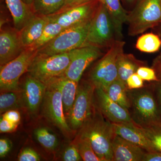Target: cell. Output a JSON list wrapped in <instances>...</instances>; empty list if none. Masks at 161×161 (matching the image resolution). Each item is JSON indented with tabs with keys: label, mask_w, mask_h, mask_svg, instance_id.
<instances>
[{
	"label": "cell",
	"mask_w": 161,
	"mask_h": 161,
	"mask_svg": "<svg viewBox=\"0 0 161 161\" xmlns=\"http://www.w3.org/2000/svg\"><path fill=\"white\" fill-rule=\"evenodd\" d=\"M143 66H146L145 61L138 60L132 54L122 52L117 59L118 78L126 83L128 78L136 73L139 68Z\"/></svg>",
	"instance_id": "obj_22"
},
{
	"label": "cell",
	"mask_w": 161,
	"mask_h": 161,
	"mask_svg": "<svg viewBox=\"0 0 161 161\" xmlns=\"http://www.w3.org/2000/svg\"><path fill=\"white\" fill-rule=\"evenodd\" d=\"M95 86L88 80L79 82L75 103L67 121L77 132L92 116L95 108Z\"/></svg>",
	"instance_id": "obj_6"
},
{
	"label": "cell",
	"mask_w": 161,
	"mask_h": 161,
	"mask_svg": "<svg viewBox=\"0 0 161 161\" xmlns=\"http://www.w3.org/2000/svg\"><path fill=\"white\" fill-rule=\"evenodd\" d=\"M143 161H161V152L158 151L147 152Z\"/></svg>",
	"instance_id": "obj_39"
},
{
	"label": "cell",
	"mask_w": 161,
	"mask_h": 161,
	"mask_svg": "<svg viewBox=\"0 0 161 161\" xmlns=\"http://www.w3.org/2000/svg\"><path fill=\"white\" fill-rule=\"evenodd\" d=\"M34 134L38 142L48 151H54L58 147V141L57 136L47 128H37L35 130Z\"/></svg>",
	"instance_id": "obj_28"
},
{
	"label": "cell",
	"mask_w": 161,
	"mask_h": 161,
	"mask_svg": "<svg viewBox=\"0 0 161 161\" xmlns=\"http://www.w3.org/2000/svg\"><path fill=\"white\" fill-rule=\"evenodd\" d=\"M77 133L89 140L101 161H112V142L116 135L115 128L95 105L92 116Z\"/></svg>",
	"instance_id": "obj_1"
},
{
	"label": "cell",
	"mask_w": 161,
	"mask_h": 161,
	"mask_svg": "<svg viewBox=\"0 0 161 161\" xmlns=\"http://www.w3.org/2000/svg\"><path fill=\"white\" fill-rule=\"evenodd\" d=\"M49 21L48 16H35L19 31L20 40L24 48L30 47L40 38Z\"/></svg>",
	"instance_id": "obj_19"
},
{
	"label": "cell",
	"mask_w": 161,
	"mask_h": 161,
	"mask_svg": "<svg viewBox=\"0 0 161 161\" xmlns=\"http://www.w3.org/2000/svg\"><path fill=\"white\" fill-rule=\"evenodd\" d=\"M25 48L20 40L19 33L3 31L0 34V65H5L16 58Z\"/></svg>",
	"instance_id": "obj_15"
},
{
	"label": "cell",
	"mask_w": 161,
	"mask_h": 161,
	"mask_svg": "<svg viewBox=\"0 0 161 161\" xmlns=\"http://www.w3.org/2000/svg\"><path fill=\"white\" fill-rule=\"evenodd\" d=\"M161 47V39L156 34L149 33L137 39L136 47L140 51L152 53L158 51Z\"/></svg>",
	"instance_id": "obj_26"
},
{
	"label": "cell",
	"mask_w": 161,
	"mask_h": 161,
	"mask_svg": "<svg viewBox=\"0 0 161 161\" xmlns=\"http://www.w3.org/2000/svg\"><path fill=\"white\" fill-rule=\"evenodd\" d=\"M47 89L45 84L31 76L26 77L23 92L25 108L32 115L37 113L42 105Z\"/></svg>",
	"instance_id": "obj_14"
},
{
	"label": "cell",
	"mask_w": 161,
	"mask_h": 161,
	"mask_svg": "<svg viewBox=\"0 0 161 161\" xmlns=\"http://www.w3.org/2000/svg\"><path fill=\"white\" fill-rule=\"evenodd\" d=\"M25 3L29 6H31L32 3H33V0H23Z\"/></svg>",
	"instance_id": "obj_44"
},
{
	"label": "cell",
	"mask_w": 161,
	"mask_h": 161,
	"mask_svg": "<svg viewBox=\"0 0 161 161\" xmlns=\"http://www.w3.org/2000/svg\"><path fill=\"white\" fill-rule=\"evenodd\" d=\"M124 1L129 5H135L138 0H124Z\"/></svg>",
	"instance_id": "obj_43"
},
{
	"label": "cell",
	"mask_w": 161,
	"mask_h": 161,
	"mask_svg": "<svg viewBox=\"0 0 161 161\" xmlns=\"http://www.w3.org/2000/svg\"><path fill=\"white\" fill-rule=\"evenodd\" d=\"M62 160L64 161H82L78 147L73 141L64 151L62 156Z\"/></svg>",
	"instance_id": "obj_31"
},
{
	"label": "cell",
	"mask_w": 161,
	"mask_h": 161,
	"mask_svg": "<svg viewBox=\"0 0 161 161\" xmlns=\"http://www.w3.org/2000/svg\"><path fill=\"white\" fill-rule=\"evenodd\" d=\"M154 28L156 29V30L157 32L156 34L158 35L161 39V22Z\"/></svg>",
	"instance_id": "obj_42"
},
{
	"label": "cell",
	"mask_w": 161,
	"mask_h": 161,
	"mask_svg": "<svg viewBox=\"0 0 161 161\" xmlns=\"http://www.w3.org/2000/svg\"><path fill=\"white\" fill-rule=\"evenodd\" d=\"M136 73L145 81L150 82L159 81L155 70L152 67L141 66L137 69Z\"/></svg>",
	"instance_id": "obj_32"
},
{
	"label": "cell",
	"mask_w": 161,
	"mask_h": 161,
	"mask_svg": "<svg viewBox=\"0 0 161 161\" xmlns=\"http://www.w3.org/2000/svg\"><path fill=\"white\" fill-rule=\"evenodd\" d=\"M79 82L61 76L52 79L46 85H51L60 90L62 96L64 111L66 118L68 117L75 103Z\"/></svg>",
	"instance_id": "obj_18"
},
{
	"label": "cell",
	"mask_w": 161,
	"mask_h": 161,
	"mask_svg": "<svg viewBox=\"0 0 161 161\" xmlns=\"http://www.w3.org/2000/svg\"><path fill=\"white\" fill-rule=\"evenodd\" d=\"M92 1H98L100 2V0H65L64 6L63 9L60 11H63V10L69 9L71 7Z\"/></svg>",
	"instance_id": "obj_40"
},
{
	"label": "cell",
	"mask_w": 161,
	"mask_h": 161,
	"mask_svg": "<svg viewBox=\"0 0 161 161\" xmlns=\"http://www.w3.org/2000/svg\"><path fill=\"white\" fill-rule=\"evenodd\" d=\"M70 53V62L63 76L77 82L88 67L103 54L100 48L94 46L81 47Z\"/></svg>",
	"instance_id": "obj_12"
},
{
	"label": "cell",
	"mask_w": 161,
	"mask_h": 161,
	"mask_svg": "<svg viewBox=\"0 0 161 161\" xmlns=\"http://www.w3.org/2000/svg\"><path fill=\"white\" fill-rule=\"evenodd\" d=\"M70 52L46 56L37 54L30 66L28 75L45 84L63 76L70 62Z\"/></svg>",
	"instance_id": "obj_7"
},
{
	"label": "cell",
	"mask_w": 161,
	"mask_h": 161,
	"mask_svg": "<svg viewBox=\"0 0 161 161\" xmlns=\"http://www.w3.org/2000/svg\"><path fill=\"white\" fill-rule=\"evenodd\" d=\"M161 114V81L151 82Z\"/></svg>",
	"instance_id": "obj_38"
},
{
	"label": "cell",
	"mask_w": 161,
	"mask_h": 161,
	"mask_svg": "<svg viewBox=\"0 0 161 161\" xmlns=\"http://www.w3.org/2000/svg\"><path fill=\"white\" fill-rule=\"evenodd\" d=\"M144 80L136 73H134L128 78L126 81L127 90L138 89L145 86Z\"/></svg>",
	"instance_id": "obj_33"
},
{
	"label": "cell",
	"mask_w": 161,
	"mask_h": 161,
	"mask_svg": "<svg viewBox=\"0 0 161 161\" xmlns=\"http://www.w3.org/2000/svg\"><path fill=\"white\" fill-rule=\"evenodd\" d=\"M46 86V93L41 105L42 114L58 128L64 136L69 138L76 132L71 129L67 121L61 93L60 90L54 86Z\"/></svg>",
	"instance_id": "obj_10"
},
{
	"label": "cell",
	"mask_w": 161,
	"mask_h": 161,
	"mask_svg": "<svg viewBox=\"0 0 161 161\" xmlns=\"http://www.w3.org/2000/svg\"><path fill=\"white\" fill-rule=\"evenodd\" d=\"M92 19L86 23L64 29L52 41L38 50V54L52 56L68 53L83 46Z\"/></svg>",
	"instance_id": "obj_8"
},
{
	"label": "cell",
	"mask_w": 161,
	"mask_h": 161,
	"mask_svg": "<svg viewBox=\"0 0 161 161\" xmlns=\"http://www.w3.org/2000/svg\"><path fill=\"white\" fill-rule=\"evenodd\" d=\"M2 117L18 125L20 124L21 120V115L17 110H11L7 111L3 114Z\"/></svg>",
	"instance_id": "obj_36"
},
{
	"label": "cell",
	"mask_w": 161,
	"mask_h": 161,
	"mask_svg": "<svg viewBox=\"0 0 161 161\" xmlns=\"http://www.w3.org/2000/svg\"><path fill=\"white\" fill-rule=\"evenodd\" d=\"M156 151L161 152V129L157 127L144 128L139 126Z\"/></svg>",
	"instance_id": "obj_30"
},
{
	"label": "cell",
	"mask_w": 161,
	"mask_h": 161,
	"mask_svg": "<svg viewBox=\"0 0 161 161\" xmlns=\"http://www.w3.org/2000/svg\"><path fill=\"white\" fill-rule=\"evenodd\" d=\"M105 6L113 22L117 40H122L124 23H127L128 12L121 5L120 0H100Z\"/></svg>",
	"instance_id": "obj_21"
},
{
	"label": "cell",
	"mask_w": 161,
	"mask_h": 161,
	"mask_svg": "<svg viewBox=\"0 0 161 161\" xmlns=\"http://www.w3.org/2000/svg\"><path fill=\"white\" fill-rule=\"evenodd\" d=\"M116 40L112 19L105 6L100 2L92 18L86 40L82 47L109 48Z\"/></svg>",
	"instance_id": "obj_5"
},
{
	"label": "cell",
	"mask_w": 161,
	"mask_h": 161,
	"mask_svg": "<svg viewBox=\"0 0 161 161\" xmlns=\"http://www.w3.org/2000/svg\"><path fill=\"white\" fill-rule=\"evenodd\" d=\"M125 45L122 40H116L90 71L87 80L95 88L105 91L110 84L118 78L117 59L121 53L124 52Z\"/></svg>",
	"instance_id": "obj_4"
},
{
	"label": "cell",
	"mask_w": 161,
	"mask_h": 161,
	"mask_svg": "<svg viewBox=\"0 0 161 161\" xmlns=\"http://www.w3.org/2000/svg\"><path fill=\"white\" fill-rule=\"evenodd\" d=\"M154 69L159 81H161V55H159L153 60L152 66Z\"/></svg>",
	"instance_id": "obj_41"
},
{
	"label": "cell",
	"mask_w": 161,
	"mask_h": 161,
	"mask_svg": "<svg viewBox=\"0 0 161 161\" xmlns=\"http://www.w3.org/2000/svg\"><path fill=\"white\" fill-rule=\"evenodd\" d=\"M0 95V112L25 108L23 92L20 91L2 92Z\"/></svg>",
	"instance_id": "obj_23"
},
{
	"label": "cell",
	"mask_w": 161,
	"mask_h": 161,
	"mask_svg": "<svg viewBox=\"0 0 161 161\" xmlns=\"http://www.w3.org/2000/svg\"><path fill=\"white\" fill-rule=\"evenodd\" d=\"M155 127H158V128H160V129H161V119L160 120V121L159 122L158 125H157Z\"/></svg>",
	"instance_id": "obj_45"
},
{
	"label": "cell",
	"mask_w": 161,
	"mask_h": 161,
	"mask_svg": "<svg viewBox=\"0 0 161 161\" xmlns=\"http://www.w3.org/2000/svg\"><path fill=\"white\" fill-rule=\"evenodd\" d=\"M19 161H39L40 160V155L34 150L30 148L23 149L18 158Z\"/></svg>",
	"instance_id": "obj_34"
},
{
	"label": "cell",
	"mask_w": 161,
	"mask_h": 161,
	"mask_svg": "<svg viewBox=\"0 0 161 161\" xmlns=\"http://www.w3.org/2000/svg\"><path fill=\"white\" fill-rule=\"evenodd\" d=\"M107 95L112 100L128 110L130 104L127 95L126 84L117 78L110 84L105 91Z\"/></svg>",
	"instance_id": "obj_24"
},
{
	"label": "cell",
	"mask_w": 161,
	"mask_h": 161,
	"mask_svg": "<svg viewBox=\"0 0 161 161\" xmlns=\"http://www.w3.org/2000/svg\"><path fill=\"white\" fill-rule=\"evenodd\" d=\"M11 13L15 28L20 31L35 16L31 6L23 0H5Z\"/></svg>",
	"instance_id": "obj_20"
},
{
	"label": "cell",
	"mask_w": 161,
	"mask_h": 161,
	"mask_svg": "<svg viewBox=\"0 0 161 161\" xmlns=\"http://www.w3.org/2000/svg\"><path fill=\"white\" fill-rule=\"evenodd\" d=\"M128 109L133 123L144 128L156 126L161 114L151 82L138 89L127 90Z\"/></svg>",
	"instance_id": "obj_2"
},
{
	"label": "cell",
	"mask_w": 161,
	"mask_h": 161,
	"mask_svg": "<svg viewBox=\"0 0 161 161\" xmlns=\"http://www.w3.org/2000/svg\"><path fill=\"white\" fill-rule=\"evenodd\" d=\"M73 141L78 147V151L82 160L101 161L93 150L89 140L86 137L77 133Z\"/></svg>",
	"instance_id": "obj_29"
},
{
	"label": "cell",
	"mask_w": 161,
	"mask_h": 161,
	"mask_svg": "<svg viewBox=\"0 0 161 161\" xmlns=\"http://www.w3.org/2000/svg\"><path fill=\"white\" fill-rule=\"evenodd\" d=\"M65 3V0H33L31 6L35 14L48 16L61 11Z\"/></svg>",
	"instance_id": "obj_25"
},
{
	"label": "cell",
	"mask_w": 161,
	"mask_h": 161,
	"mask_svg": "<svg viewBox=\"0 0 161 161\" xmlns=\"http://www.w3.org/2000/svg\"><path fill=\"white\" fill-rule=\"evenodd\" d=\"M161 22V0H138L128 13V34L131 36L143 33Z\"/></svg>",
	"instance_id": "obj_3"
},
{
	"label": "cell",
	"mask_w": 161,
	"mask_h": 161,
	"mask_svg": "<svg viewBox=\"0 0 161 161\" xmlns=\"http://www.w3.org/2000/svg\"><path fill=\"white\" fill-rule=\"evenodd\" d=\"M160 55H161V53H160Z\"/></svg>",
	"instance_id": "obj_46"
},
{
	"label": "cell",
	"mask_w": 161,
	"mask_h": 161,
	"mask_svg": "<svg viewBox=\"0 0 161 161\" xmlns=\"http://www.w3.org/2000/svg\"><path fill=\"white\" fill-rule=\"evenodd\" d=\"M12 144L8 139L1 138L0 140V157H5L11 150Z\"/></svg>",
	"instance_id": "obj_37"
},
{
	"label": "cell",
	"mask_w": 161,
	"mask_h": 161,
	"mask_svg": "<svg viewBox=\"0 0 161 161\" xmlns=\"http://www.w3.org/2000/svg\"><path fill=\"white\" fill-rule=\"evenodd\" d=\"M19 125L1 117L0 120V132L7 133L14 132L16 130Z\"/></svg>",
	"instance_id": "obj_35"
},
{
	"label": "cell",
	"mask_w": 161,
	"mask_h": 161,
	"mask_svg": "<svg viewBox=\"0 0 161 161\" xmlns=\"http://www.w3.org/2000/svg\"><path fill=\"white\" fill-rule=\"evenodd\" d=\"M100 3L98 1H91L48 17L50 20L58 23L64 29H67L92 19Z\"/></svg>",
	"instance_id": "obj_11"
},
{
	"label": "cell",
	"mask_w": 161,
	"mask_h": 161,
	"mask_svg": "<svg viewBox=\"0 0 161 161\" xmlns=\"http://www.w3.org/2000/svg\"><path fill=\"white\" fill-rule=\"evenodd\" d=\"M38 53L37 50L26 47L16 58L1 66L0 89L1 92L17 91L19 80L27 72L33 60Z\"/></svg>",
	"instance_id": "obj_9"
},
{
	"label": "cell",
	"mask_w": 161,
	"mask_h": 161,
	"mask_svg": "<svg viewBox=\"0 0 161 161\" xmlns=\"http://www.w3.org/2000/svg\"><path fill=\"white\" fill-rule=\"evenodd\" d=\"M95 106L112 123H133L128 110L112 100L101 89H95Z\"/></svg>",
	"instance_id": "obj_13"
},
{
	"label": "cell",
	"mask_w": 161,
	"mask_h": 161,
	"mask_svg": "<svg viewBox=\"0 0 161 161\" xmlns=\"http://www.w3.org/2000/svg\"><path fill=\"white\" fill-rule=\"evenodd\" d=\"M112 161H143L147 151L117 135L112 144Z\"/></svg>",
	"instance_id": "obj_16"
},
{
	"label": "cell",
	"mask_w": 161,
	"mask_h": 161,
	"mask_svg": "<svg viewBox=\"0 0 161 161\" xmlns=\"http://www.w3.org/2000/svg\"><path fill=\"white\" fill-rule=\"evenodd\" d=\"M115 133L126 140L135 144L147 152L156 151L138 126L133 123H112Z\"/></svg>",
	"instance_id": "obj_17"
},
{
	"label": "cell",
	"mask_w": 161,
	"mask_h": 161,
	"mask_svg": "<svg viewBox=\"0 0 161 161\" xmlns=\"http://www.w3.org/2000/svg\"><path fill=\"white\" fill-rule=\"evenodd\" d=\"M64 29L58 23L49 19L41 36L30 47L38 50L54 39Z\"/></svg>",
	"instance_id": "obj_27"
}]
</instances>
